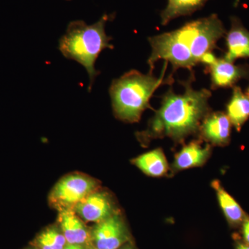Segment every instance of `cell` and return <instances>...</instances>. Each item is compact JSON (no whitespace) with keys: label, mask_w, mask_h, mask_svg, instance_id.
Here are the masks:
<instances>
[{"label":"cell","mask_w":249,"mask_h":249,"mask_svg":"<svg viewBox=\"0 0 249 249\" xmlns=\"http://www.w3.org/2000/svg\"><path fill=\"white\" fill-rule=\"evenodd\" d=\"M226 34L224 24L217 15L213 14L185 24L170 32L149 37L152 52L147 60L150 71L160 60L170 62L173 72L180 68L192 71L213 53L218 40Z\"/></svg>","instance_id":"1"},{"label":"cell","mask_w":249,"mask_h":249,"mask_svg":"<svg viewBox=\"0 0 249 249\" xmlns=\"http://www.w3.org/2000/svg\"><path fill=\"white\" fill-rule=\"evenodd\" d=\"M194 77L192 74L189 79L181 82L184 92L176 93L170 87L162 96L161 106L155 111L147 128L138 134L142 142L163 137L181 142L199 132L201 123L210 113L211 92L206 89H195L192 86Z\"/></svg>","instance_id":"2"},{"label":"cell","mask_w":249,"mask_h":249,"mask_svg":"<svg viewBox=\"0 0 249 249\" xmlns=\"http://www.w3.org/2000/svg\"><path fill=\"white\" fill-rule=\"evenodd\" d=\"M166 66L160 78L154 76L153 71L144 74L137 70H131L113 80L109 95L116 118L131 124L140 121L142 112L150 107V98L156 90L160 85L173 83V76L165 78Z\"/></svg>","instance_id":"3"},{"label":"cell","mask_w":249,"mask_h":249,"mask_svg":"<svg viewBox=\"0 0 249 249\" xmlns=\"http://www.w3.org/2000/svg\"><path fill=\"white\" fill-rule=\"evenodd\" d=\"M110 18L111 16L104 14L99 20L90 25L83 20L72 21L59 41V50L63 56L78 62L87 70L89 91L100 74L95 68L98 56L105 49H114L110 43L111 37L106 32V24Z\"/></svg>","instance_id":"4"},{"label":"cell","mask_w":249,"mask_h":249,"mask_svg":"<svg viewBox=\"0 0 249 249\" xmlns=\"http://www.w3.org/2000/svg\"><path fill=\"white\" fill-rule=\"evenodd\" d=\"M93 178L82 174H71L60 179L49 193V204L60 211L73 210L93 191L98 190Z\"/></svg>","instance_id":"5"},{"label":"cell","mask_w":249,"mask_h":249,"mask_svg":"<svg viewBox=\"0 0 249 249\" xmlns=\"http://www.w3.org/2000/svg\"><path fill=\"white\" fill-rule=\"evenodd\" d=\"M92 238L97 249H118L128 240L127 229L117 212L96 224Z\"/></svg>","instance_id":"6"},{"label":"cell","mask_w":249,"mask_h":249,"mask_svg":"<svg viewBox=\"0 0 249 249\" xmlns=\"http://www.w3.org/2000/svg\"><path fill=\"white\" fill-rule=\"evenodd\" d=\"M73 210L85 222L96 224L117 212L109 195L98 189L78 203Z\"/></svg>","instance_id":"7"},{"label":"cell","mask_w":249,"mask_h":249,"mask_svg":"<svg viewBox=\"0 0 249 249\" xmlns=\"http://www.w3.org/2000/svg\"><path fill=\"white\" fill-rule=\"evenodd\" d=\"M206 67L211 75V88H233L242 78H249V65H235L224 58H216Z\"/></svg>","instance_id":"8"},{"label":"cell","mask_w":249,"mask_h":249,"mask_svg":"<svg viewBox=\"0 0 249 249\" xmlns=\"http://www.w3.org/2000/svg\"><path fill=\"white\" fill-rule=\"evenodd\" d=\"M231 124L225 113H209L201 123L199 132L201 138L212 145L224 146L230 142Z\"/></svg>","instance_id":"9"},{"label":"cell","mask_w":249,"mask_h":249,"mask_svg":"<svg viewBox=\"0 0 249 249\" xmlns=\"http://www.w3.org/2000/svg\"><path fill=\"white\" fill-rule=\"evenodd\" d=\"M230 30L227 33V52L224 58L232 62L237 59L249 58V31L238 18H231Z\"/></svg>","instance_id":"10"},{"label":"cell","mask_w":249,"mask_h":249,"mask_svg":"<svg viewBox=\"0 0 249 249\" xmlns=\"http://www.w3.org/2000/svg\"><path fill=\"white\" fill-rule=\"evenodd\" d=\"M211 154V145H203L199 141H193L175 155L173 165L175 172L202 166L209 160Z\"/></svg>","instance_id":"11"},{"label":"cell","mask_w":249,"mask_h":249,"mask_svg":"<svg viewBox=\"0 0 249 249\" xmlns=\"http://www.w3.org/2000/svg\"><path fill=\"white\" fill-rule=\"evenodd\" d=\"M58 221L67 243L83 245L91 240V236L84 223L73 210L60 211Z\"/></svg>","instance_id":"12"},{"label":"cell","mask_w":249,"mask_h":249,"mask_svg":"<svg viewBox=\"0 0 249 249\" xmlns=\"http://www.w3.org/2000/svg\"><path fill=\"white\" fill-rule=\"evenodd\" d=\"M211 186L216 192L219 206L228 222L233 227L242 224L247 216L240 205L224 189L218 180L213 181Z\"/></svg>","instance_id":"13"},{"label":"cell","mask_w":249,"mask_h":249,"mask_svg":"<svg viewBox=\"0 0 249 249\" xmlns=\"http://www.w3.org/2000/svg\"><path fill=\"white\" fill-rule=\"evenodd\" d=\"M227 115L237 132L249 119V98L240 87L234 86L227 106Z\"/></svg>","instance_id":"14"},{"label":"cell","mask_w":249,"mask_h":249,"mask_svg":"<svg viewBox=\"0 0 249 249\" xmlns=\"http://www.w3.org/2000/svg\"><path fill=\"white\" fill-rule=\"evenodd\" d=\"M133 163L142 173L152 178L163 176L168 170V163L161 149L142 154L133 160Z\"/></svg>","instance_id":"15"},{"label":"cell","mask_w":249,"mask_h":249,"mask_svg":"<svg viewBox=\"0 0 249 249\" xmlns=\"http://www.w3.org/2000/svg\"><path fill=\"white\" fill-rule=\"evenodd\" d=\"M209 0H168L165 9L160 13V23L166 25L181 16H191L201 9Z\"/></svg>","instance_id":"16"},{"label":"cell","mask_w":249,"mask_h":249,"mask_svg":"<svg viewBox=\"0 0 249 249\" xmlns=\"http://www.w3.org/2000/svg\"><path fill=\"white\" fill-rule=\"evenodd\" d=\"M36 242L40 249H63L57 247L50 239L45 235V232H41L36 239Z\"/></svg>","instance_id":"17"},{"label":"cell","mask_w":249,"mask_h":249,"mask_svg":"<svg viewBox=\"0 0 249 249\" xmlns=\"http://www.w3.org/2000/svg\"><path fill=\"white\" fill-rule=\"evenodd\" d=\"M242 234L245 242L249 245V217H246L242 222Z\"/></svg>","instance_id":"18"},{"label":"cell","mask_w":249,"mask_h":249,"mask_svg":"<svg viewBox=\"0 0 249 249\" xmlns=\"http://www.w3.org/2000/svg\"><path fill=\"white\" fill-rule=\"evenodd\" d=\"M63 249H85L83 245H71V244H68L67 245H65Z\"/></svg>","instance_id":"19"},{"label":"cell","mask_w":249,"mask_h":249,"mask_svg":"<svg viewBox=\"0 0 249 249\" xmlns=\"http://www.w3.org/2000/svg\"><path fill=\"white\" fill-rule=\"evenodd\" d=\"M236 249H249V245H245V244L238 243L236 246Z\"/></svg>","instance_id":"20"},{"label":"cell","mask_w":249,"mask_h":249,"mask_svg":"<svg viewBox=\"0 0 249 249\" xmlns=\"http://www.w3.org/2000/svg\"><path fill=\"white\" fill-rule=\"evenodd\" d=\"M246 94H247L249 98V86L248 87V88H247V91H246Z\"/></svg>","instance_id":"21"},{"label":"cell","mask_w":249,"mask_h":249,"mask_svg":"<svg viewBox=\"0 0 249 249\" xmlns=\"http://www.w3.org/2000/svg\"><path fill=\"white\" fill-rule=\"evenodd\" d=\"M122 249H132V248H130V247H125V248H124Z\"/></svg>","instance_id":"22"},{"label":"cell","mask_w":249,"mask_h":249,"mask_svg":"<svg viewBox=\"0 0 249 249\" xmlns=\"http://www.w3.org/2000/svg\"><path fill=\"white\" fill-rule=\"evenodd\" d=\"M96 249V248H94V249L92 248V249Z\"/></svg>","instance_id":"23"},{"label":"cell","mask_w":249,"mask_h":249,"mask_svg":"<svg viewBox=\"0 0 249 249\" xmlns=\"http://www.w3.org/2000/svg\"><path fill=\"white\" fill-rule=\"evenodd\" d=\"M67 1H70V0H67Z\"/></svg>","instance_id":"24"}]
</instances>
